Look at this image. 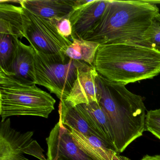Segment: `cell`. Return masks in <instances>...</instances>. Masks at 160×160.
I'll return each mask as SVG.
<instances>
[{
	"mask_svg": "<svg viewBox=\"0 0 160 160\" xmlns=\"http://www.w3.org/2000/svg\"><path fill=\"white\" fill-rule=\"evenodd\" d=\"M159 13L156 4L145 0H108L102 17L84 40L100 45L146 46L145 34L153 18Z\"/></svg>",
	"mask_w": 160,
	"mask_h": 160,
	"instance_id": "obj_1",
	"label": "cell"
},
{
	"mask_svg": "<svg viewBox=\"0 0 160 160\" xmlns=\"http://www.w3.org/2000/svg\"><path fill=\"white\" fill-rule=\"evenodd\" d=\"M93 66L100 77L126 86L160 73V51L139 45H100Z\"/></svg>",
	"mask_w": 160,
	"mask_h": 160,
	"instance_id": "obj_2",
	"label": "cell"
},
{
	"mask_svg": "<svg viewBox=\"0 0 160 160\" xmlns=\"http://www.w3.org/2000/svg\"><path fill=\"white\" fill-rule=\"evenodd\" d=\"M99 79L102 90L99 104L110 122L116 152L121 153L143 135L146 106L142 97L128 90L124 85L100 77Z\"/></svg>",
	"mask_w": 160,
	"mask_h": 160,
	"instance_id": "obj_3",
	"label": "cell"
},
{
	"mask_svg": "<svg viewBox=\"0 0 160 160\" xmlns=\"http://www.w3.org/2000/svg\"><path fill=\"white\" fill-rule=\"evenodd\" d=\"M56 100L32 82L21 81L0 68V115L1 121L14 116L48 118L55 109Z\"/></svg>",
	"mask_w": 160,
	"mask_h": 160,
	"instance_id": "obj_4",
	"label": "cell"
},
{
	"mask_svg": "<svg viewBox=\"0 0 160 160\" xmlns=\"http://www.w3.org/2000/svg\"><path fill=\"white\" fill-rule=\"evenodd\" d=\"M34 51L33 83L46 88L60 100H65L77 78L78 68L82 62Z\"/></svg>",
	"mask_w": 160,
	"mask_h": 160,
	"instance_id": "obj_5",
	"label": "cell"
},
{
	"mask_svg": "<svg viewBox=\"0 0 160 160\" xmlns=\"http://www.w3.org/2000/svg\"><path fill=\"white\" fill-rule=\"evenodd\" d=\"M23 23L25 38L34 49L46 55L67 57L65 52L72 42L61 35L50 19L23 8Z\"/></svg>",
	"mask_w": 160,
	"mask_h": 160,
	"instance_id": "obj_6",
	"label": "cell"
},
{
	"mask_svg": "<svg viewBox=\"0 0 160 160\" xmlns=\"http://www.w3.org/2000/svg\"><path fill=\"white\" fill-rule=\"evenodd\" d=\"M33 132H20L12 128L10 118L0 124V158L11 154H28L40 160H47L44 150L32 138Z\"/></svg>",
	"mask_w": 160,
	"mask_h": 160,
	"instance_id": "obj_7",
	"label": "cell"
},
{
	"mask_svg": "<svg viewBox=\"0 0 160 160\" xmlns=\"http://www.w3.org/2000/svg\"><path fill=\"white\" fill-rule=\"evenodd\" d=\"M102 90L99 75L94 66L81 62L78 68V76L64 101L72 107L81 104L99 103Z\"/></svg>",
	"mask_w": 160,
	"mask_h": 160,
	"instance_id": "obj_8",
	"label": "cell"
},
{
	"mask_svg": "<svg viewBox=\"0 0 160 160\" xmlns=\"http://www.w3.org/2000/svg\"><path fill=\"white\" fill-rule=\"evenodd\" d=\"M47 160H92L76 144L70 129L60 121L46 138Z\"/></svg>",
	"mask_w": 160,
	"mask_h": 160,
	"instance_id": "obj_9",
	"label": "cell"
},
{
	"mask_svg": "<svg viewBox=\"0 0 160 160\" xmlns=\"http://www.w3.org/2000/svg\"><path fill=\"white\" fill-rule=\"evenodd\" d=\"M108 0H92L83 7L74 10L69 16L72 25L73 39H84L100 20Z\"/></svg>",
	"mask_w": 160,
	"mask_h": 160,
	"instance_id": "obj_10",
	"label": "cell"
},
{
	"mask_svg": "<svg viewBox=\"0 0 160 160\" xmlns=\"http://www.w3.org/2000/svg\"><path fill=\"white\" fill-rule=\"evenodd\" d=\"M76 107L81 113L94 135L116 151L110 122L100 104L92 102L89 104H81Z\"/></svg>",
	"mask_w": 160,
	"mask_h": 160,
	"instance_id": "obj_11",
	"label": "cell"
},
{
	"mask_svg": "<svg viewBox=\"0 0 160 160\" xmlns=\"http://www.w3.org/2000/svg\"><path fill=\"white\" fill-rule=\"evenodd\" d=\"M35 55L31 46L27 45L15 38L14 52L7 72L21 81L33 83Z\"/></svg>",
	"mask_w": 160,
	"mask_h": 160,
	"instance_id": "obj_12",
	"label": "cell"
},
{
	"mask_svg": "<svg viewBox=\"0 0 160 160\" xmlns=\"http://www.w3.org/2000/svg\"><path fill=\"white\" fill-rule=\"evenodd\" d=\"M72 0H21L20 6L32 13L47 19L62 18L74 11Z\"/></svg>",
	"mask_w": 160,
	"mask_h": 160,
	"instance_id": "obj_13",
	"label": "cell"
},
{
	"mask_svg": "<svg viewBox=\"0 0 160 160\" xmlns=\"http://www.w3.org/2000/svg\"><path fill=\"white\" fill-rule=\"evenodd\" d=\"M0 34L12 35L14 38H25L23 8L0 1Z\"/></svg>",
	"mask_w": 160,
	"mask_h": 160,
	"instance_id": "obj_14",
	"label": "cell"
},
{
	"mask_svg": "<svg viewBox=\"0 0 160 160\" xmlns=\"http://www.w3.org/2000/svg\"><path fill=\"white\" fill-rule=\"evenodd\" d=\"M69 128L74 141L92 160H113L118 152L94 135L86 136Z\"/></svg>",
	"mask_w": 160,
	"mask_h": 160,
	"instance_id": "obj_15",
	"label": "cell"
},
{
	"mask_svg": "<svg viewBox=\"0 0 160 160\" xmlns=\"http://www.w3.org/2000/svg\"><path fill=\"white\" fill-rule=\"evenodd\" d=\"M58 112L59 120L64 126L74 129L84 135H94V133L76 107L69 105L64 100H60Z\"/></svg>",
	"mask_w": 160,
	"mask_h": 160,
	"instance_id": "obj_16",
	"label": "cell"
},
{
	"mask_svg": "<svg viewBox=\"0 0 160 160\" xmlns=\"http://www.w3.org/2000/svg\"><path fill=\"white\" fill-rule=\"evenodd\" d=\"M65 55L69 58L85 62L93 66L95 56L100 44L82 39H73Z\"/></svg>",
	"mask_w": 160,
	"mask_h": 160,
	"instance_id": "obj_17",
	"label": "cell"
},
{
	"mask_svg": "<svg viewBox=\"0 0 160 160\" xmlns=\"http://www.w3.org/2000/svg\"><path fill=\"white\" fill-rule=\"evenodd\" d=\"M15 38L8 34H1L0 36V68L5 71H8L12 59Z\"/></svg>",
	"mask_w": 160,
	"mask_h": 160,
	"instance_id": "obj_18",
	"label": "cell"
},
{
	"mask_svg": "<svg viewBox=\"0 0 160 160\" xmlns=\"http://www.w3.org/2000/svg\"><path fill=\"white\" fill-rule=\"evenodd\" d=\"M146 46L160 51V13L153 18L145 35Z\"/></svg>",
	"mask_w": 160,
	"mask_h": 160,
	"instance_id": "obj_19",
	"label": "cell"
},
{
	"mask_svg": "<svg viewBox=\"0 0 160 160\" xmlns=\"http://www.w3.org/2000/svg\"><path fill=\"white\" fill-rule=\"evenodd\" d=\"M145 131L151 133L160 140V108L150 110L147 112Z\"/></svg>",
	"mask_w": 160,
	"mask_h": 160,
	"instance_id": "obj_20",
	"label": "cell"
},
{
	"mask_svg": "<svg viewBox=\"0 0 160 160\" xmlns=\"http://www.w3.org/2000/svg\"><path fill=\"white\" fill-rule=\"evenodd\" d=\"M49 19L55 25L61 35L72 41V30L69 16L62 18H53Z\"/></svg>",
	"mask_w": 160,
	"mask_h": 160,
	"instance_id": "obj_21",
	"label": "cell"
},
{
	"mask_svg": "<svg viewBox=\"0 0 160 160\" xmlns=\"http://www.w3.org/2000/svg\"><path fill=\"white\" fill-rule=\"evenodd\" d=\"M0 160H29L24 154H11L2 158H0Z\"/></svg>",
	"mask_w": 160,
	"mask_h": 160,
	"instance_id": "obj_22",
	"label": "cell"
},
{
	"mask_svg": "<svg viewBox=\"0 0 160 160\" xmlns=\"http://www.w3.org/2000/svg\"><path fill=\"white\" fill-rule=\"evenodd\" d=\"M113 160H131L128 157H125V156H121V155H119L117 153V154L114 156Z\"/></svg>",
	"mask_w": 160,
	"mask_h": 160,
	"instance_id": "obj_23",
	"label": "cell"
}]
</instances>
